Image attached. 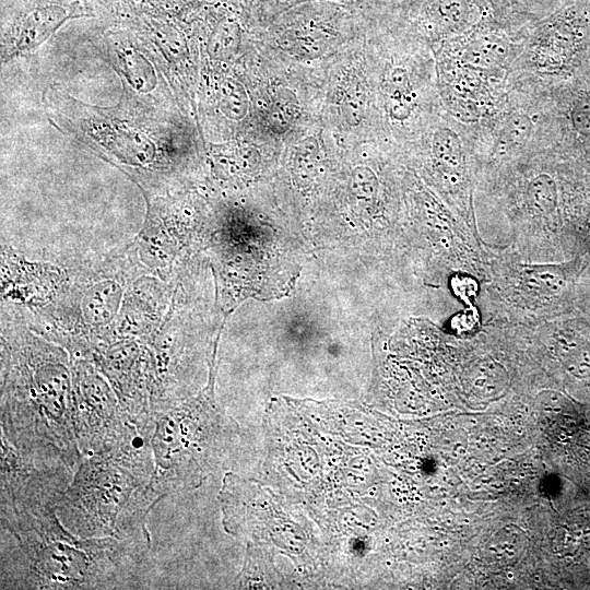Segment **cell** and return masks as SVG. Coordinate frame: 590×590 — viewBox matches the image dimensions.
<instances>
[{"instance_id":"obj_1","label":"cell","mask_w":590,"mask_h":590,"mask_svg":"<svg viewBox=\"0 0 590 590\" xmlns=\"http://www.w3.org/2000/svg\"><path fill=\"white\" fill-rule=\"evenodd\" d=\"M150 545L116 538H80L57 511L1 523V589L120 587Z\"/></svg>"},{"instance_id":"obj_2","label":"cell","mask_w":590,"mask_h":590,"mask_svg":"<svg viewBox=\"0 0 590 590\" xmlns=\"http://www.w3.org/2000/svg\"><path fill=\"white\" fill-rule=\"evenodd\" d=\"M150 440L82 457L57 506L62 524L80 538H116L151 544L148 516L163 498L151 486Z\"/></svg>"},{"instance_id":"obj_3","label":"cell","mask_w":590,"mask_h":590,"mask_svg":"<svg viewBox=\"0 0 590 590\" xmlns=\"http://www.w3.org/2000/svg\"><path fill=\"white\" fill-rule=\"evenodd\" d=\"M57 358L28 350L14 352L5 361L1 434L36 462L74 472L82 455L74 434L67 370Z\"/></svg>"},{"instance_id":"obj_4","label":"cell","mask_w":590,"mask_h":590,"mask_svg":"<svg viewBox=\"0 0 590 590\" xmlns=\"http://www.w3.org/2000/svg\"><path fill=\"white\" fill-rule=\"evenodd\" d=\"M151 486L162 497L194 483L203 471V442L219 420L203 403H176L153 415Z\"/></svg>"},{"instance_id":"obj_5","label":"cell","mask_w":590,"mask_h":590,"mask_svg":"<svg viewBox=\"0 0 590 590\" xmlns=\"http://www.w3.org/2000/svg\"><path fill=\"white\" fill-rule=\"evenodd\" d=\"M73 473L66 467L36 462L1 434L0 522L57 511Z\"/></svg>"},{"instance_id":"obj_6","label":"cell","mask_w":590,"mask_h":590,"mask_svg":"<svg viewBox=\"0 0 590 590\" xmlns=\"http://www.w3.org/2000/svg\"><path fill=\"white\" fill-rule=\"evenodd\" d=\"M72 417L82 457L111 451L145 437L104 381L83 365L75 373Z\"/></svg>"},{"instance_id":"obj_7","label":"cell","mask_w":590,"mask_h":590,"mask_svg":"<svg viewBox=\"0 0 590 590\" xmlns=\"http://www.w3.org/2000/svg\"><path fill=\"white\" fill-rule=\"evenodd\" d=\"M576 266H538L527 268L524 278L528 284L546 295H558L573 282Z\"/></svg>"},{"instance_id":"obj_8","label":"cell","mask_w":590,"mask_h":590,"mask_svg":"<svg viewBox=\"0 0 590 590\" xmlns=\"http://www.w3.org/2000/svg\"><path fill=\"white\" fill-rule=\"evenodd\" d=\"M68 17L69 11L57 4L37 8L25 19L21 39L25 44L40 43Z\"/></svg>"},{"instance_id":"obj_9","label":"cell","mask_w":590,"mask_h":590,"mask_svg":"<svg viewBox=\"0 0 590 590\" xmlns=\"http://www.w3.org/2000/svg\"><path fill=\"white\" fill-rule=\"evenodd\" d=\"M558 355L574 375H590V347L578 337L567 334L557 340Z\"/></svg>"},{"instance_id":"obj_10","label":"cell","mask_w":590,"mask_h":590,"mask_svg":"<svg viewBox=\"0 0 590 590\" xmlns=\"http://www.w3.org/2000/svg\"><path fill=\"white\" fill-rule=\"evenodd\" d=\"M531 206L541 214H551L557 204V192L553 179L546 175L533 178L528 187Z\"/></svg>"},{"instance_id":"obj_11","label":"cell","mask_w":590,"mask_h":590,"mask_svg":"<svg viewBox=\"0 0 590 590\" xmlns=\"http://www.w3.org/2000/svg\"><path fill=\"white\" fill-rule=\"evenodd\" d=\"M435 149L438 157L449 167L457 168L461 165L463 156L458 137L450 130H442L437 134Z\"/></svg>"}]
</instances>
